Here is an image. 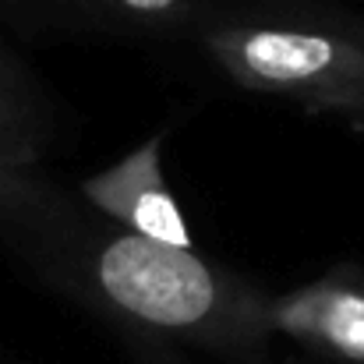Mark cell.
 I'll return each mask as SVG.
<instances>
[{
	"label": "cell",
	"mask_w": 364,
	"mask_h": 364,
	"mask_svg": "<svg viewBox=\"0 0 364 364\" xmlns=\"http://www.w3.org/2000/svg\"><path fill=\"white\" fill-rule=\"evenodd\" d=\"M85 283L114 315L145 333L220 350L255 347L272 336L269 297L209 265L195 247L117 230L85 258Z\"/></svg>",
	"instance_id": "obj_1"
},
{
	"label": "cell",
	"mask_w": 364,
	"mask_h": 364,
	"mask_svg": "<svg viewBox=\"0 0 364 364\" xmlns=\"http://www.w3.org/2000/svg\"><path fill=\"white\" fill-rule=\"evenodd\" d=\"M209 60L247 92L294 100L308 114L364 117V21L333 11H255L198 28Z\"/></svg>",
	"instance_id": "obj_2"
},
{
	"label": "cell",
	"mask_w": 364,
	"mask_h": 364,
	"mask_svg": "<svg viewBox=\"0 0 364 364\" xmlns=\"http://www.w3.org/2000/svg\"><path fill=\"white\" fill-rule=\"evenodd\" d=\"M82 195L121 230L149 241L195 247L173 188L163 177V134H152L107 170L82 181Z\"/></svg>",
	"instance_id": "obj_3"
},
{
	"label": "cell",
	"mask_w": 364,
	"mask_h": 364,
	"mask_svg": "<svg viewBox=\"0 0 364 364\" xmlns=\"http://www.w3.org/2000/svg\"><path fill=\"white\" fill-rule=\"evenodd\" d=\"M269 333L326 358L364 364V272L336 269L290 294L269 297Z\"/></svg>",
	"instance_id": "obj_4"
},
{
	"label": "cell",
	"mask_w": 364,
	"mask_h": 364,
	"mask_svg": "<svg viewBox=\"0 0 364 364\" xmlns=\"http://www.w3.org/2000/svg\"><path fill=\"white\" fill-rule=\"evenodd\" d=\"M53 138V110L28 64L0 46V209L36 202V173Z\"/></svg>",
	"instance_id": "obj_5"
},
{
	"label": "cell",
	"mask_w": 364,
	"mask_h": 364,
	"mask_svg": "<svg viewBox=\"0 0 364 364\" xmlns=\"http://www.w3.org/2000/svg\"><path fill=\"white\" fill-rule=\"evenodd\" d=\"M89 21L138 28V32H173L198 21L209 0H60Z\"/></svg>",
	"instance_id": "obj_6"
},
{
	"label": "cell",
	"mask_w": 364,
	"mask_h": 364,
	"mask_svg": "<svg viewBox=\"0 0 364 364\" xmlns=\"http://www.w3.org/2000/svg\"><path fill=\"white\" fill-rule=\"evenodd\" d=\"M7 4H11V0H0V11H4V7H7Z\"/></svg>",
	"instance_id": "obj_7"
},
{
	"label": "cell",
	"mask_w": 364,
	"mask_h": 364,
	"mask_svg": "<svg viewBox=\"0 0 364 364\" xmlns=\"http://www.w3.org/2000/svg\"><path fill=\"white\" fill-rule=\"evenodd\" d=\"M358 127H364V117H361V121H358Z\"/></svg>",
	"instance_id": "obj_8"
}]
</instances>
